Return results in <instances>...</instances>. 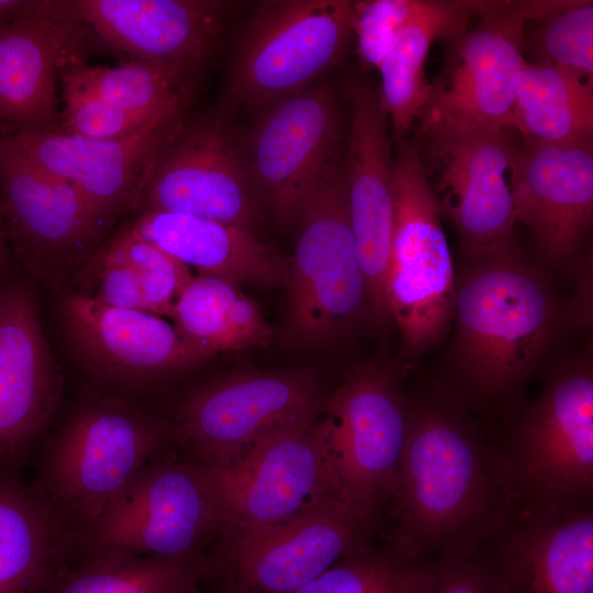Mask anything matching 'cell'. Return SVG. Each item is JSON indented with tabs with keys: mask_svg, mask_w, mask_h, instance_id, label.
<instances>
[{
	"mask_svg": "<svg viewBox=\"0 0 593 593\" xmlns=\"http://www.w3.org/2000/svg\"><path fill=\"white\" fill-rule=\"evenodd\" d=\"M445 400L409 402L393 544L417 562L486 538L507 499L495 445Z\"/></svg>",
	"mask_w": 593,
	"mask_h": 593,
	"instance_id": "6da1fadb",
	"label": "cell"
},
{
	"mask_svg": "<svg viewBox=\"0 0 593 593\" xmlns=\"http://www.w3.org/2000/svg\"><path fill=\"white\" fill-rule=\"evenodd\" d=\"M557 309L545 280L511 248L478 260L456 287V348L471 396L501 399L534 370L552 338Z\"/></svg>",
	"mask_w": 593,
	"mask_h": 593,
	"instance_id": "7a4b0ae2",
	"label": "cell"
},
{
	"mask_svg": "<svg viewBox=\"0 0 593 593\" xmlns=\"http://www.w3.org/2000/svg\"><path fill=\"white\" fill-rule=\"evenodd\" d=\"M167 433L127 403L94 401L61 427L32 485L72 541L158 458Z\"/></svg>",
	"mask_w": 593,
	"mask_h": 593,
	"instance_id": "3957f363",
	"label": "cell"
},
{
	"mask_svg": "<svg viewBox=\"0 0 593 593\" xmlns=\"http://www.w3.org/2000/svg\"><path fill=\"white\" fill-rule=\"evenodd\" d=\"M568 1H474L478 22L455 40L419 115L428 138L506 130L526 65L525 22L544 20Z\"/></svg>",
	"mask_w": 593,
	"mask_h": 593,
	"instance_id": "277c9868",
	"label": "cell"
},
{
	"mask_svg": "<svg viewBox=\"0 0 593 593\" xmlns=\"http://www.w3.org/2000/svg\"><path fill=\"white\" fill-rule=\"evenodd\" d=\"M507 493L563 508L592 507L593 376H551L503 444L495 445Z\"/></svg>",
	"mask_w": 593,
	"mask_h": 593,
	"instance_id": "5b68a950",
	"label": "cell"
},
{
	"mask_svg": "<svg viewBox=\"0 0 593 593\" xmlns=\"http://www.w3.org/2000/svg\"><path fill=\"white\" fill-rule=\"evenodd\" d=\"M392 200L388 305L406 346L421 353L452 322L456 283L440 209L418 146L404 139L393 160Z\"/></svg>",
	"mask_w": 593,
	"mask_h": 593,
	"instance_id": "8992f818",
	"label": "cell"
},
{
	"mask_svg": "<svg viewBox=\"0 0 593 593\" xmlns=\"http://www.w3.org/2000/svg\"><path fill=\"white\" fill-rule=\"evenodd\" d=\"M301 234L288 261L287 331L298 343L322 345L369 313L350 226L345 172L338 163L305 203Z\"/></svg>",
	"mask_w": 593,
	"mask_h": 593,
	"instance_id": "52a82bcc",
	"label": "cell"
},
{
	"mask_svg": "<svg viewBox=\"0 0 593 593\" xmlns=\"http://www.w3.org/2000/svg\"><path fill=\"white\" fill-rule=\"evenodd\" d=\"M325 404L305 370L235 372L182 402L174 437L193 462L225 465L270 436L314 425Z\"/></svg>",
	"mask_w": 593,
	"mask_h": 593,
	"instance_id": "ba28073f",
	"label": "cell"
},
{
	"mask_svg": "<svg viewBox=\"0 0 593 593\" xmlns=\"http://www.w3.org/2000/svg\"><path fill=\"white\" fill-rule=\"evenodd\" d=\"M197 465L220 512L222 532L356 503L337 481L316 423L270 436L225 465Z\"/></svg>",
	"mask_w": 593,
	"mask_h": 593,
	"instance_id": "9c48e42d",
	"label": "cell"
},
{
	"mask_svg": "<svg viewBox=\"0 0 593 593\" xmlns=\"http://www.w3.org/2000/svg\"><path fill=\"white\" fill-rule=\"evenodd\" d=\"M222 530L220 512L199 466L156 458L71 541L70 556L124 552L204 558V544Z\"/></svg>",
	"mask_w": 593,
	"mask_h": 593,
	"instance_id": "30bf717a",
	"label": "cell"
},
{
	"mask_svg": "<svg viewBox=\"0 0 593 593\" xmlns=\"http://www.w3.org/2000/svg\"><path fill=\"white\" fill-rule=\"evenodd\" d=\"M378 513L339 503L259 527L222 532L210 579L248 593H291L365 549Z\"/></svg>",
	"mask_w": 593,
	"mask_h": 593,
	"instance_id": "8fae6325",
	"label": "cell"
},
{
	"mask_svg": "<svg viewBox=\"0 0 593 593\" xmlns=\"http://www.w3.org/2000/svg\"><path fill=\"white\" fill-rule=\"evenodd\" d=\"M0 215L25 266L53 281L96 259L113 225L71 183L23 155L2 127Z\"/></svg>",
	"mask_w": 593,
	"mask_h": 593,
	"instance_id": "7c38bea8",
	"label": "cell"
},
{
	"mask_svg": "<svg viewBox=\"0 0 593 593\" xmlns=\"http://www.w3.org/2000/svg\"><path fill=\"white\" fill-rule=\"evenodd\" d=\"M259 197L223 119L182 115L152 158L132 211L189 214L255 232Z\"/></svg>",
	"mask_w": 593,
	"mask_h": 593,
	"instance_id": "4fadbf2b",
	"label": "cell"
},
{
	"mask_svg": "<svg viewBox=\"0 0 593 593\" xmlns=\"http://www.w3.org/2000/svg\"><path fill=\"white\" fill-rule=\"evenodd\" d=\"M354 2L259 3L247 25L228 99L259 107L298 92L339 57L351 31Z\"/></svg>",
	"mask_w": 593,
	"mask_h": 593,
	"instance_id": "5bb4252c",
	"label": "cell"
},
{
	"mask_svg": "<svg viewBox=\"0 0 593 593\" xmlns=\"http://www.w3.org/2000/svg\"><path fill=\"white\" fill-rule=\"evenodd\" d=\"M325 412L316 425L339 485L356 503L378 513L396 485L409 401L392 373L363 366L344 379Z\"/></svg>",
	"mask_w": 593,
	"mask_h": 593,
	"instance_id": "9a60e30c",
	"label": "cell"
},
{
	"mask_svg": "<svg viewBox=\"0 0 593 593\" xmlns=\"http://www.w3.org/2000/svg\"><path fill=\"white\" fill-rule=\"evenodd\" d=\"M92 40L161 69L191 90L217 47L226 3L203 0H66Z\"/></svg>",
	"mask_w": 593,
	"mask_h": 593,
	"instance_id": "2e32d148",
	"label": "cell"
},
{
	"mask_svg": "<svg viewBox=\"0 0 593 593\" xmlns=\"http://www.w3.org/2000/svg\"><path fill=\"white\" fill-rule=\"evenodd\" d=\"M338 120L326 87L280 99L250 138V175L278 222L290 225L337 164Z\"/></svg>",
	"mask_w": 593,
	"mask_h": 593,
	"instance_id": "e0dca14e",
	"label": "cell"
},
{
	"mask_svg": "<svg viewBox=\"0 0 593 593\" xmlns=\"http://www.w3.org/2000/svg\"><path fill=\"white\" fill-rule=\"evenodd\" d=\"M429 139V181L475 260L511 248L516 222L510 175L517 147L505 130Z\"/></svg>",
	"mask_w": 593,
	"mask_h": 593,
	"instance_id": "ac0fdd59",
	"label": "cell"
},
{
	"mask_svg": "<svg viewBox=\"0 0 593 593\" xmlns=\"http://www.w3.org/2000/svg\"><path fill=\"white\" fill-rule=\"evenodd\" d=\"M506 593H593V510L511 494L488 536Z\"/></svg>",
	"mask_w": 593,
	"mask_h": 593,
	"instance_id": "d6986e66",
	"label": "cell"
},
{
	"mask_svg": "<svg viewBox=\"0 0 593 593\" xmlns=\"http://www.w3.org/2000/svg\"><path fill=\"white\" fill-rule=\"evenodd\" d=\"M351 131L345 170L347 205L369 314L381 326L390 322L387 279L393 220V160L385 114L361 83L349 90Z\"/></svg>",
	"mask_w": 593,
	"mask_h": 593,
	"instance_id": "ffe728a7",
	"label": "cell"
},
{
	"mask_svg": "<svg viewBox=\"0 0 593 593\" xmlns=\"http://www.w3.org/2000/svg\"><path fill=\"white\" fill-rule=\"evenodd\" d=\"M65 0H44L32 14L0 29V121L15 131L58 125L56 83L92 46Z\"/></svg>",
	"mask_w": 593,
	"mask_h": 593,
	"instance_id": "44dd1931",
	"label": "cell"
},
{
	"mask_svg": "<svg viewBox=\"0 0 593 593\" xmlns=\"http://www.w3.org/2000/svg\"><path fill=\"white\" fill-rule=\"evenodd\" d=\"M59 391L33 294L24 286L0 289V466L19 469Z\"/></svg>",
	"mask_w": 593,
	"mask_h": 593,
	"instance_id": "7402d4cb",
	"label": "cell"
},
{
	"mask_svg": "<svg viewBox=\"0 0 593 593\" xmlns=\"http://www.w3.org/2000/svg\"><path fill=\"white\" fill-rule=\"evenodd\" d=\"M510 186L516 221L539 249L553 261L573 255L593 219L592 142L524 144Z\"/></svg>",
	"mask_w": 593,
	"mask_h": 593,
	"instance_id": "603a6c76",
	"label": "cell"
},
{
	"mask_svg": "<svg viewBox=\"0 0 593 593\" xmlns=\"http://www.w3.org/2000/svg\"><path fill=\"white\" fill-rule=\"evenodd\" d=\"M177 120L119 139L81 136L57 126L2 128L23 155L71 183L114 223L133 210L147 167Z\"/></svg>",
	"mask_w": 593,
	"mask_h": 593,
	"instance_id": "cb8c5ba5",
	"label": "cell"
},
{
	"mask_svg": "<svg viewBox=\"0 0 593 593\" xmlns=\"http://www.w3.org/2000/svg\"><path fill=\"white\" fill-rule=\"evenodd\" d=\"M77 348L100 370L123 379H146L197 366L208 358L161 316L71 294L64 302Z\"/></svg>",
	"mask_w": 593,
	"mask_h": 593,
	"instance_id": "d4e9b609",
	"label": "cell"
},
{
	"mask_svg": "<svg viewBox=\"0 0 593 593\" xmlns=\"http://www.w3.org/2000/svg\"><path fill=\"white\" fill-rule=\"evenodd\" d=\"M199 276L234 284L286 286L288 261L251 230L189 214L136 213L126 226Z\"/></svg>",
	"mask_w": 593,
	"mask_h": 593,
	"instance_id": "484cf974",
	"label": "cell"
},
{
	"mask_svg": "<svg viewBox=\"0 0 593 593\" xmlns=\"http://www.w3.org/2000/svg\"><path fill=\"white\" fill-rule=\"evenodd\" d=\"M71 539L18 468L0 466V593H42L65 566Z\"/></svg>",
	"mask_w": 593,
	"mask_h": 593,
	"instance_id": "4316f807",
	"label": "cell"
},
{
	"mask_svg": "<svg viewBox=\"0 0 593 593\" xmlns=\"http://www.w3.org/2000/svg\"><path fill=\"white\" fill-rule=\"evenodd\" d=\"M475 15L474 1L421 0V4L379 66V104L400 142L422 114L432 89L425 63L433 43L452 38Z\"/></svg>",
	"mask_w": 593,
	"mask_h": 593,
	"instance_id": "83f0119b",
	"label": "cell"
},
{
	"mask_svg": "<svg viewBox=\"0 0 593 593\" xmlns=\"http://www.w3.org/2000/svg\"><path fill=\"white\" fill-rule=\"evenodd\" d=\"M170 318L180 336L206 358L266 347L275 338L259 304L239 286L215 277H194Z\"/></svg>",
	"mask_w": 593,
	"mask_h": 593,
	"instance_id": "f1b7e54d",
	"label": "cell"
},
{
	"mask_svg": "<svg viewBox=\"0 0 593 593\" xmlns=\"http://www.w3.org/2000/svg\"><path fill=\"white\" fill-rule=\"evenodd\" d=\"M511 127L524 144L592 142L593 80L526 63L516 83Z\"/></svg>",
	"mask_w": 593,
	"mask_h": 593,
	"instance_id": "f546056e",
	"label": "cell"
},
{
	"mask_svg": "<svg viewBox=\"0 0 593 593\" xmlns=\"http://www.w3.org/2000/svg\"><path fill=\"white\" fill-rule=\"evenodd\" d=\"M209 578L205 558L98 552L69 557L42 593H198Z\"/></svg>",
	"mask_w": 593,
	"mask_h": 593,
	"instance_id": "4dcf8cb0",
	"label": "cell"
},
{
	"mask_svg": "<svg viewBox=\"0 0 593 593\" xmlns=\"http://www.w3.org/2000/svg\"><path fill=\"white\" fill-rule=\"evenodd\" d=\"M60 80L119 109L166 120L183 115L191 92L161 69L134 59L113 67L72 64L63 71Z\"/></svg>",
	"mask_w": 593,
	"mask_h": 593,
	"instance_id": "1f68e13d",
	"label": "cell"
},
{
	"mask_svg": "<svg viewBox=\"0 0 593 593\" xmlns=\"http://www.w3.org/2000/svg\"><path fill=\"white\" fill-rule=\"evenodd\" d=\"M422 563L394 544L371 545L291 593H411Z\"/></svg>",
	"mask_w": 593,
	"mask_h": 593,
	"instance_id": "d6a6232c",
	"label": "cell"
},
{
	"mask_svg": "<svg viewBox=\"0 0 593 593\" xmlns=\"http://www.w3.org/2000/svg\"><path fill=\"white\" fill-rule=\"evenodd\" d=\"M108 245L135 269L149 313L170 318L178 298L194 278L190 268L126 226Z\"/></svg>",
	"mask_w": 593,
	"mask_h": 593,
	"instance_id": "836d02e7",
	"label": "cell"
},
{
	"mask_svg": "<svg viewBox=\"0 0 593 593\" xmlns=\"http://www.w3.org/2000/svg\"><path fill=\"white\" fill-rule=\"evenodd\" d=\"M411 593H506L488 537L423 562Z\"/></svg>",
	"mask_w": 593,
	"mask_h": 593,
	"instance_id": "e575fe53",
	"label": "cell"
},
{
	"mask_svg": "<svg viewBox=\"0 0 593 593\" xmlns=\"http://www.w3.org/2000/svg\"><path fill=\"white\" fill-rule=\"evenodd\" d=\"M544 20L541 63L593 80V2L569 1Z\"/></svg>",
	"mask_w": 593,
	"mask_h": 593,
	"instance_id": "d590c367",
	"label": "cell"
},
{
	"mask_svg": "<svg viewBox=\"0 0 593 593\" xmlns=\"http://www.w3.org/2000/svg\"><path fill=\"white\" fill-rule=\"evenodd\" d=\"M61 83L64 108L57 127L71 134L119 139L132 136L150 125L177 120L128 112L70 82L61 80Z\"/></svg>",
	"mask_w": 593,
	"mask_h": 593,
	"instance_id": "8d00e7d4",
	"label": "cell"
},
{
	"mask_svg": "<svg viewBox=\"0 0 593 593\" xmlns=\"http://www.w3.org/2000/svg\"><path fill=\"white\" fill-rule=\"evenodd\" d=\"M419 4L421 0L354 2L351 31L365 67L379 68Z\"/></svg>",
	"mask_w": 593,
	"mask_h": 593,
	"instance_id": "74e56055",
	"label": "cell"
},
{
	"mask_svg": "<svg viewBox=\"0 0 593 593\" xmlns=\"http://www.w3.org/2000/svg\"><path fill=\"white\" fill-rule=\"evenodd\" d=\"M96 260L101 270L93 299L107 305L149 313L138 276L124 257L107 243Z\"/></svg>",
	"mask_w": 593,
	"mask_h": 593,
	"instance_id": "f35d334b",
	"label": "cell"
},
{
	"mask_svg": "<svg viewBox=\"0 0 593 593\" xmlns=\"http://www.w3.org/2000/svg\"><path fill=\"white\" fill-rule=\"evenodd\" d=\"M42 0H0V29L34 13Z\"/></svg>",
	"mask_w": 593,
	"mask_h": 593,
	"instance_id": "ab89813d",
	"label": "cell"
},
{
	"mask_svg": "<svg viewBox=\"0 0 593 593\" xmlns=\"http://www.w3.org/2000/svg\"><path fill=\"white\" fill-rule=\"evenodd\" d=\"M198 593H248V592L239 589L238 586L232 583L217 580L216 585H214L213 588L209 590H204L201 588V590Z\"/></svg>",
	"mask_w": 593,
	"mask_h": 593,
	"instance_id": "60d3db41",
	"label": "cell"
},
{
	"mask_svg": "<svg viewBox=\"0 0 593 593\" xmlns=\"http://www.w3.org/2000/svg\"><path fill=\"white\" fill-rule=\"evenodd\" d=\"M7 236L4 233L1 215H0V271L5 267L8 262V247Z\"/></svg>",
	"mask_w": 593,
	"mask_h": 593,
	"instance_id": "b9f144b4",
	"label": "cell"
}]
</instances>
